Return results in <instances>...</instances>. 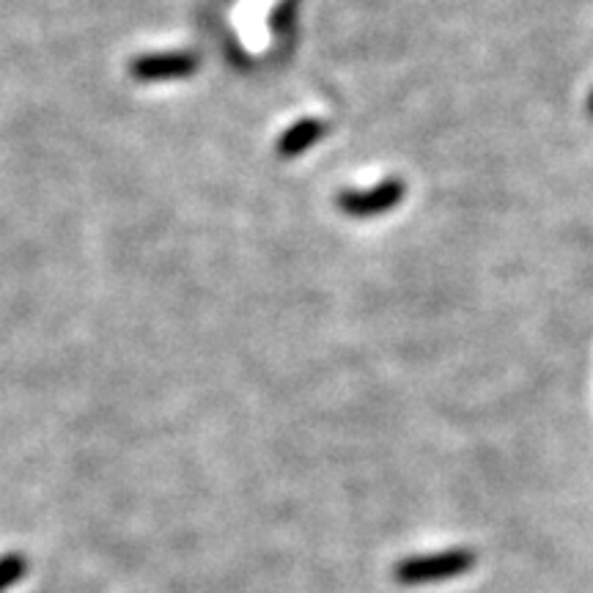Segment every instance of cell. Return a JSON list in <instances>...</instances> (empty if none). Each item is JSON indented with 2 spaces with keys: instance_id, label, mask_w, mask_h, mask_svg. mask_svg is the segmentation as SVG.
Here are the masks:
<instances>
[{
  "instance_id": "cell-3",
  "label": "cell",
  "mask_w": 593,
  "mask_h": 593,
  "mask_svg": "<svg viewBox=\"0 0 593 593\" xmlns=\"http://www.w3.org/2000/svg\"><path fill=\"white\" fill-rule=\"evenodd\" d=\"M325 135V124L316 119H305L297 121L289 132H284V137L278 141V154L280 157H299L303 152H308L310 146L321 141Z\"/></svg>"
},
{
  "instance_id": "cell-1",
  "label": "cell",
  "mask_w": 593,
  "mask_h": 593,
  "mask_svg": "<svg viewBox=\"0 0 593 593\" xmlns=\"http://www.w3.org/2000/svg\"><path fill=\"white\" fill-rule=\"evenodd\" d=\"M476 566V555L470 550H451L442 555L429 558H410V561L396 566V580L407 585L416 583H437V580L457 577V574L470 572Z\"/></svg>"
},
{
  "instance_id": "cell-6",
  "label": "cell",
  "mask_w": 593,
  "mask_h": 593,
  "mask_svg": "<svg viewBox=\"0 0 593 593\" xmlns=\"http://www.w3.org/2000/svg\"><path fill=\"white\" fill-rule=\"evenodd\" d=\"M589 113H591V116H593V94L589 96Z\"/></svg>"
},
{
  "instance_id": "cell-4",
  "label": "cell",
  "mask_w": 593,
  "mask_h": 593,
  "mask_svg": "<svg viewBox=\"0 0 593 593\" xmlns=\"http://www.w3.org/2000/svg\"><path fill=\"white\" fill-rule=\"evenodd\" d=\"M193 72V59L187 55H163V59H146L135 67L137 78H178V74Z\"/></svg>"
},
{
  "instance_id": "cell-5",
  "label": "cell",
  "mask_w": 593,
  "mask_h": 593,
  "mask_svg": "<svg viewBox=\"0 0 593 593\" xmlns=\"http://www.w3.org/2000/svg\"><path fill=\"white\" fill-rule=\"evenodd\" d=\"M25 574H28L25 555H20V552H6V555H0V593H6L11 585L25 580Z\"/></svg>"
},
{
  "instance_id": "cell-2",
  "label": "cell",
  "mask_w": 593,
  "mask_h": 593,
  "mask_svg": "<svg viewBox=\"0 0 593 593\" xmlns=\"http://www.w3.org/2000/svg\"><path fill=\"white\" fill-rule=\"evenodd\" d=\"M405 182L401 178H385L371 190H344L338 195V209L349 217H371L396 209L405 201Z\"/></svg>"
}]
</instances>
